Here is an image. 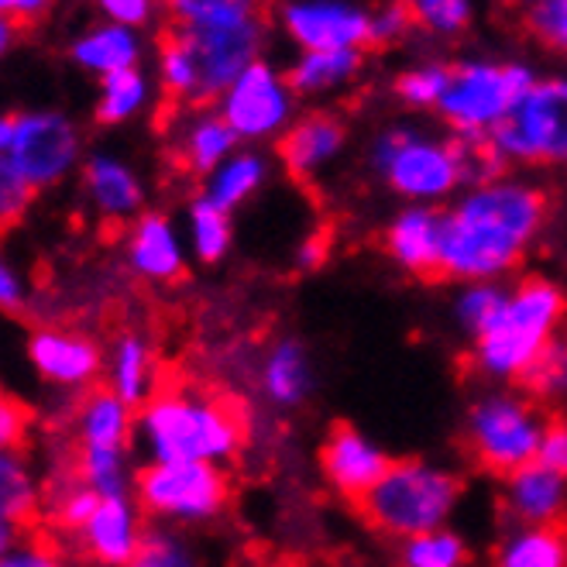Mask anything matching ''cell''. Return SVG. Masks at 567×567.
I'll return each mask as SVG.
<instances>
[{
    "instance_id": "1",
    "label": "cell",
    "mask_w": 567,
    "mask_h": 567,
    "mask_svg": "<svg viewBox=\"0 0 567 567\" xmlns=\"http://www.w3.org/2000/svg\"><path fill=\"white\" fill-rule=\"evenodd\" d=\"M547 220V193L498 179L475 186L441 224V279L492 282L523 258Z\"/></svg>"
},
{
    "instance_id": "2",
    "label": "cell",
    "mask_w": 567,
    "mask_h": 567,
    "mask_svg": "<svg viewBox=\"0 0 567 567\" xmlns=\"http://www.w3.org/2000/svg\"><path fill=\"white\" fill-rule=\"evenodd\" d=\"M245 416L230 399L158 389L135 416V444L155 464L224 461L245 441Z\"/></svg>"
},
{
    "instance_id": "3",
    "label": "cell",
    "mask_w": 567,
    "mask_h": 567,
    "mask_svg": "<svg viewBox=\"0 0 567 567\" xmlns=\"http://www.w3.org/2000/svg\"><path fill=\"white\" fill-rule=\"evenodd\" d=\"M457 498L461 482L451 472H441L423 461H395L354 509L382 537L416 540L423 533L444 529Z\"/></svg>"
},
{
    "instance_id": "4",
    "label": "cell",
    "mask_w": 567,
    "mask_h": 567,
    "mask_svg": "<svg viewBox=\"0 0 567 567\" xmlns=\"http://www.w3.org/2000/svg\"><path fill=\"white\" fill-rule=\"evenodd\" d=\"M564 317V292L547 279L519 282L495 323L475 338L478 369L498 379H519L529 361L554 338V327Z\"/></svg>"
},
{
    "instance_id": "5",
    "label": "cell",
    "mask_w": 567,
    "mask_h": 567,
    "mask_svg": "<svg viewBox=\"0 0 567 567\" xmlns=\"http://www.w3.org/2000/svg\"><path fill=\"white\" fill-rule=\"evenodd\" d=\"M169 31L179 42V49L186 52L189 70H193L189 107H207L238 83V76L251 62H258L269 21H258V18L207 21V24L173 21Z\"/></svg>"
},
{
    "instance_id": "6",
    "label": "cell",
    "mask_w": 567,
    "mask_h": 567,
    "mask_svg": "<svg viewBox=\"0 0 567 567\" xmlns=\"http://www.w3.org/2000/svg\"><path fill=\"white\" fill-rule=\"evenodd\" d=\"M547 420L526 395H488L468 413L464 444L485 472L509 478L537 461Z\"/></svg>"
},
{
    "instance_id": "7",
    "label": "cell",
    "mask_w": 567,
    "mask_h": 567,
    "mask_svg": "<svg viewBox=\"0 0 567 567\" xmlns=\"http://www.w3.org/2000/svg\"><path fill=\"white\" fill-rule=\"evenodd\" d=\"M533 86H537V76L526 65L461 62L451 65V80L437 107L454 135H488L523 104Z\"/></svg>"
},
{
    "instance_id": "8",
    "label": "cell",
    "mask_w": 567,
    "mask_h": 567,
    "mask_svg": "<svg viewBox=\"0 0 567 567\" xmlns=\"http://www.w3.org/2000/svg\"><path fill=\"white\" fill-rule=\"evenodd\" d=\"M135 498L148 516L176 523H204L227 503V478L210 461L155 464L135 475Z\"/></svg>"
},
{
    "instance_id": "9",
    "label": "cell",
    "mask_w": 567,
    "mask_h": 567,
    "mask_svg": "<svg viewBox=\"0 0 567 567\" xmlns=\"http://www.w3.org/2000/svg\"><path fill=\"white\" fill-rule=\"evenodd\" d=\"M488 135L506 162H567V80L537 83Z\"/></svg>"
},
{
    "instance_id": "10",
    "label": "cell",
    "mask_w": 567,
    "mask_h": 567,
    "mask_svg": "<svg viewBox=\"0 0 567 567\" xmlns=\"http://www.w3.org/2000/svg\"><path fill=\"white\" fill-rule=\"evenodd\" d=\"M11 162L21 176L35 186H55L76 169L80 162V131L59 111H28L14 117Z\"/></svg>"
},
{
    "instance_id": "11",
    "label": "cell",
    "mask_w": 567,
    "mask_h": 567,
    "mask_svg": "<svg viewBox=\"0 0 567 567\" xmlns=\"http://www.w3.org/2000/svg\"><path fill=\"white\" fill-rule=\"evenodd\" d=\"M289 93L292 90L282 83V76H276L272 65L258 59L220 96V117L230 124L238 138H265L289 121L292 114Z\"/></svg>"
},
{
    "instance_id": "12",
    "label": "cell",
    "mask_w": 567,
    "mask_h": 567,
    "mask_svg": "<svg viewBox=\"0 0 567 567\" xmlns=\"http://www.w3.org/2000/svg\"><path fill=\"white\" fill-rule=\"evenodd\" d=\"M282 28L307 52L369 49L372 14H364L348 0H289L282 4Z\"/></svg>"
},
{
    "instance_id": "13",
    "label": "cell",
    "mask_w": 567,
    "mask_h": 567,
    "mask_svg": "<svg viewBox=\"0 0 567 567\" xmlns=\"http://www.w3.org/2000/svg\"><path fill=\"white\" fill-rule=\"evenodd\" d=\"M28 358L35 372L59 389H90L104 372V351L80 330L39 327L28 338Z\"/></svg>"
},
{
    "instance_id": "14",
    "label": "cell",
    "mask_w": 567,
    "mask_h": 567,
    "mask_svg": "<svg viewBox=\"0 0 567 567\" xmlns=\"http://www.w3.org/2000/svg\"><path fill=\"white\" fill-rule=\"evenodd\" d=\"M389 464L392 461L372 441H364L354 426L344 423L333 426L320 447V468L327 482L344 498H351L354 506L379 485V478L389 472Z\"/></svg>"
},
{
    "instance_id": "15",
    "label": "cell",
    "mask_w": 567,
    "mask_h": 567,
    "mask_svg": "<svg viewBox=\"0 0 567 567\" xmlns=\"http://www.w3.org/2000/svg\"><path fill=\"white\" fill-rule=\"evenodd\" d=\"M385 179L395 193L410 199H441L454 186H461V169L457 158L447 142H423L410 138L399 155L385 165Z\"/></svg>"
},
{
    "instance_id": "16",
    "label": "cell",
    "mask_w": 567,
    "mask_h": 567,
    "mask_svg": "<svg viewBox=\"0 0 567 567\" xmlns=\"http://www.w3.org/2000/svg\"><path fill=\"white\" fill-rule=\"evenodd\" d=\"M142 540H145L142 506L131 503V495L100 498L96 513L80 533L86 557L100 567H127L135 560Z\"/></svg>"
},
{
    "instance_id": "17",
    "label": "cell",
    "mask_w": 567,
    "mask_h": 567,
    "mask_svg": "<svg viewBox=\"0 0 567 567\" xmlns=\"http://www.w3.org/2000/svg\"><path fill=\"white\" fill-rule=\"evenodd\" d=\"M344 142H348V124L330 111H313L299 117L292 127H286V135L279 138V158L289 169V176L310 179L327 162L338 158Z\"/></svg>"
},
{
    "instance_id": "18",
    "label": "cell",
    "mask_w": 567,
    "mask_h": 567,
    "mask_svg": "<svg viewBox=\"0 0 567 567\" xmlns=\"http://www.w3.org/2000/svg\"><path fill=\"white\" fill-rule=\"evenodd\" d=\"M131 272L148 282H176L186 272L183 245L173 220L165 214H142L127 235Z\"/></svg>"
},
{
    "instance_id": "19",
    "label": "cell",
    "mask_w": 567,
    "mask_h": 567,
    "mask_svg": "<svg viewBox=\"0 0 567 567\" xmlns=\"http://www.w3.org/2000/svg\"><path fill=\"white\" fill-rule=\"evenodd\" d=\"M441 224L444 214L430 207L403 210L385 230L389 255L420 279H441Z\"/></svg>"
},
{
    "instance_id": "20",
    "label": "cell",
    "mask_w": 567,
    "mask_h": 567,
    "mask_svg": "<svg viewBox=\"0 0 567 567\" xmlns=\"http://www.w3.org/2000/svg\"><path fill=\"white\" fill-rule=\"evenodd\" d=\"M506 509L519 526H557L567 509V478L544 468L540 461L526 464L506 478Z\"/></svg>"
},
{
    "instance_id": "21",
    "label": "cell",
    "mask_w": 567,
    "mask_h": 567,
    "mask_svg": "<svg viewBox=\"0 0 567 567\" xmlns=\"http://www.w3.org/2000/svg\"><path fill=\"white\" fill-rule=\"evenodd\" d=\"M135 441V410L111 389H90L76 410V447L127 451Z\"/></svg>"
},
{
    "instance_id": "22",
    "label": "cell",
    "mask_w": 567,
    "mask_h": 567,
    "mask_svg": "<svg viewBox=\"0 0 567 567\" xmlns=\"http://www.w3.org/2000/svg\"><path fill=\"white\" fill-rule=\"evenodd\" d=\"M83 186L96 214L107 220L135 217L145 204L142 179L114 155H90L83 165Z\"/></svg>"
},
{
    "instance_id": "23",
    "label": "cell",
    "mask_w": 567,
    "mask_h": 567,
    "mask_svg": "<svg viewBox=\"0 0 567 567\" xmlns=\"http://www.w3.org/2000/svg\"><path fill=\"white\" fill-rule=\"evenodd\" d=\"M142 55V42L135 35V28H124V24H100L93 31H86L83 39L73 42V59L83 70L96 73L100 80L121 73V70H135Z\"/></svg>"
},
{
    "instance_id": "24",
    "label": "cell",
    "mask_w": 567,
    "mask_h": 567,
    "mask_svg": "<svg viewBox=\"0 0 567 567\" xmlns=\"http://www.w3.org/2000/svg\"><path fill=\"white\" fill-rule=\"evenodd\" d=\"M152 351L138 333H121L111 348L107 364V389L121 395L131 410H142L152 399Z\"/></svg>"
},
{
    "instance_id": "25",
    "label": "cell",
    "mask_w": 567,
    "mask_h": 567,
    "mask_svg": "<svg viewBox=\"0 0 567 567\" xmlns=\"http://www.w3.org/2000/svg\"><path fill=\"white\" fill-rule=\"evenodd\" d=\"M238 145V135L230 131V124L220 114H199L196 121L186 124L179 138V165L186 173L210 176L217 165H224Z\"/></svg>"
},
{
    "instance_id": "26",
    "label": "cell",
    "mask_w": 567,
    "mask_h": 567,
    "mask_svg": "<svg viewBox=\"0 0 567 567\" xmlns=\"http://www.w3.org/2000/svg\"><path fill=\"white\" fill-rule=\"evenodd\" d=\"M495 567H567V519L557 526H519L498 547Z\"/></svg>"
},
{
    "instance_id": "27",
    "label": "cell",
    "mask_w": 567,
    "mask_h": 567,
    "mask_svg": "<svg viewBox=\"0 0 567 567\" xmlns=\"http://www.w3.org/2000/svg\"><path fill=\"white\" fill-rule=\"evenodd\" d=\"M364 62V49H330V52H307L296 65H289L282 83L292 90V93H303V96H313V93H323V90H333L348 83L351 76H358Z\"/></svg>"
},
{
    "instance_id": "28",
    "label": "cell",
    "mask_w": 567,
    "mask_h": 567,
    "mask_svg": "<svg viewBox=\"0 0 567 567\" xmlns=\"http://www.w3.org/2000/svg\"><path fill=\"white\" fill-rule=\"evenodd\" d=\"M310 385H313V372H310L307 351L296 341H279L269 351V358H265V369H261L265 395H269L276 406H299L307 399Z\"/></svg>"
},
{
    "instance_id": "29",
    "label": "cell",
    "mask_w": 567,
    "mask_h": 567,
    "mask_svg": "<svg viewBox=\"0 0 567 567\" xmlns=\"http://www.w3.org/2000/svg\"><path fill=\"white\" fill-rule=\"evenodd\" d=\"M39 506H42L39 482L31 475L28 464L21 461V454L0 451V519L24 529L31 519H35Z\"/></svg>"
},
{
    "instance_id": "30",
    "label": "cell",
    "mask_w": 567,
    "mask_h": 567,
    "mask_svg": "<svg viewBox=\"0 0 567 567\" xmlns=\"http://www.w3.org/2000/svg\"><path fill=\"white\" fill-rule=\"evenodd\" d=\"M261 179H265V162L258 155H251V152L230 155L224 165H217V169L207 176L204 199H210L217 210L230 214L261 186Z\"/></svg>"
},
{
    "instance_id": "31",
    "label": "cell",
    "mask_w": 567,
    "mask_h": 567,
    "mask_svg": "<svg viewBox=\"0 0 567 567\" xmlns=\"http://www.w3.org/2000/svg\"><path fill=\"white\" fill-rule=\"evenodd\" d=\"M73 472L76 478L93 488L100 498H114V495H127L131 485V472H127V451H96V447H76Z\"/></svg>"
},
{
    "instance_id": "32",
    "label": "cell",
    "mask_w": 567,
    "mask_h": 567,
    "mask_svg": "<svg viewBox=\"0 0 567 567\" xmlns=\"http://www.w3.org/2000/svg\"><path fill=\"white\" fill-rule=\"evenodd\" d=\"M148 100V80L138 70H121L100 80V96H96V121L100 124H124L135 117Z\"/></svg>"
},
{
    "instance_id": "33",
    "label": "cell",
    "mask_w": 567,
    "mask_h": 567,
    "mask_svg": "<svg viewBox=\"0 0 567 567\" xmlns=\"http://www.w3.org/2000/svg\"><path fill=\"white\" fill-rule=\"evenodd\" d=\"M516 382L523 385L526 399H537V403L564 399L567 395V338H550Z\"/></svg>"
},
{
    "instance_id": "34",
    "label": "cell",
    "mask_w": 567,
    "mask_h": 567,
    "mask_svg": "<svg viewBox=\"0 0 567 567\" xmlns=\"http://www.w3.org/2000/svg\"><path fill=\"white\" fill-rule=\"evenodd\" d=\"M457 169H461V183L472 186H488L498 183L506 173V155L498 152V145L492 142V135H454L447 138Z\"/></svg>"
},
{
    "instance_id": "35",
    "label": "cell",
    "mask_w": 567,
    "mask_h": 567,
    "mask_svg": "<svg viewBox=\"0 0 567 567\" xmlns=\"http://www.w3.org/2000/svg\"><path fill=\"white\" fill-rule=\"evenodd\" d=\"M173 21L179 24H207V21H238L258 18L269 21L272 0H165Z\"/></svg>"
},
{
    "instance_id": "36",
    "label": "cell",
    "mask_w": 567,
    "mask_h": 567,
    "mask_svg": "<svg viewBox=\"0 0 567 567\" xmlns=\"http://www.w3.org/2000/svg\"><path fill=\"white\" fill-rule=\"evenodd\" d=\"M189 235H193V251L199 261H220L230 248V220L224 210H217L210 199H193L189 207Z\"/></svg>"
},
{
    "instance_id": "37",
    "label": "cell",
    "mask_w": 567,
    "mask_h": 567,
    "mask_svg": "<svg viewBox=\"0 0 567 567\" xmlns=\"http://www.w3.org/2000/svg\"><path fill=\"white\" fill-rule=\"evenodd\" d=\"M403 564L406 567H464L468 564V550H464V540L457 533L433 529L416 540H406Z\"/></svg>"
},
{
    "instance_id": "38",
    "label": "cell",
    "mask_w": 567,
    "mask_h": 567,
    "mask_svg": "<svg viewBox=\"0 0 567 567\" xmlns=\"http://www.w3.org/2000/svg\"><path fill=\"white\" fill-rule=\"evenodd\" d=\"M509 292L495 282H472L464 289V296L457 299V320L461 327L472 333V338H482V333L495 323V317L503 313Z\"/></svg>"
},
{
    "instance_id": "39",
    "label": "cell",
    "mask_w": 567,
    "mask_h": 567,
    "mask_svg": "<svg viewBox=\"0 0 567 567\" xmlns=\"http://www.w3.org/2000/svg\"><path fill=\"white\" fill-rule=\"evenodd\" d=\"M523 24L540 45L567 52V0H516Z\"/></svg>"
},
{
    "instance_id": "40",
    "label": "cell",
    "mask_w": 567,
    "mask_h": 567,
    "mask_svg": "<svg viewBox=\"0 0 567 567\" xmlns=\"http://www.w3.org/2000/svg\"><path fill=\"white\" fill-rule=\"evenodd\" d=\"M35 199V186H31L21 169L11 162V155H0V230L14 227Z\"/></svg>"
},
{
    "instance_id": "41",
    "label": "cell",
    "mask_w": 567,
    "mask_h": 567,
    "mask_svg": "<svg viewBox=\"0 0 567 567\" xmlns=\"http://www.w3.org/2000/svg\"><path fill=\"white\" fill-rule=\"evenodd\" d=\"M447 80H451V65H420V70H410L395 80V93L413 107H430L441 104Z\"/></svg>"
},
{
    "instance_id": "42",
    "label": "cell",
    "mask_w": 567,
    "mask_h": 567,
    "mask_svg": "<svg viewBox=\"0 0 567 567\" xmlns=\"http://www.w3.org/2000/svg\"><path fill=\"white\" fill-rule=\"evenodd\" d=\"M127 567H193L189 547L169 529H145V540Z\"/></svg>"
},
{
    "instance_id": "43",
    "label": "cell",
    "mask_w": 567,
    "mask_h": 567,
    "mask_svg": "<svg viewBox=\"0 0 567 567\" xmlns=\"http://www.w3.org/2000/svg\"><path fill=\"white\" fill-rule=\"evenodd\" d=\"M410 11L416 24L430 31H444V35H457L472 21V0H416Z\"/></svg>"
},
{
    "instance_id": "44",
    "label": "cell",
    "mask_w": 567,
    "mask_h": 567,
    "mask_svg": "<svg viewBox=\"0 0 567 567\" xmlns=\"http://www.w3.org/2000/svg\"><path fill=\"white\" fill-rule=\"evenodd\" d=\"M416 24L413 11L403 4V0H389V4H382L375 14H372V39H369V49H385L392 42H399L406 35V31Z\"/></svg>"
},
{
    "instance_id": "45",
    "label": "cell",
    "mask_w": 567,
    "mask_h": 567,
    "mask_svg": "<svg viewBox=\"0 0 567 567\" xmlns=\"http://www.w3.org/2000/svg\"><path fill=\"white\" fill-rule=\"evenodd\" d=\"M28 433V410L18 399L0 392V451H21Z\"/></svg>"
},
{
    "instance_id": "46",
    "label": "cell",
    "mask_w": 567,
    "mask_h": 567,
    "mask_svg": "<svg viewBox=\"0 0 567 567\" xmlns=\"http://www.w3.org/2000/svg\"><path fill=\"white\" fill-rule=\"evenodd\" d=\"M537 461L544 464V468H550L554 475L567 478V420H550L547 423Z\"/></svg>"
},
{
    "instance_id": "47",
    "label": "cell",
    "mask_w": 567,
    "mask_h": 567,
    "mask_svg": "<svg viewBox=\"0 0 567 567\" xmlns=\"http://www.w3.org/2000/svg\"><path fill=\"white\" fill-rule=\"evenodd\" d=\"M96 4L114 24L124 28H138L152 18V0H96Z\"/></svg>"
},
{
    "instance_id": "48",
    "label": "cell",
    "mask_w": 567,
    "mask_h": 567,
    "mask_svg": "<svg viewBox=\"0 0 567 567\" xmlns=\"http://www.w3.org/2000/svg\"><path fill=\"white\" fill-rule=\"evenodd\" d=\"M24 307H28L24 282L11 269V261L0 255V310H4V313H24Z\"/></svg>"
},
{
    "instance_id": "49",
    "label": "cell",
    "mask_w": 567,
    "mask_h": 567,
    "mask_svg": "<svg viewBox=\"0 0 567 567\" xmlns=\"http://www.w3.org/2000/svg\"><path fill=\"white\" fill-rule=\"evenodd\" d=\"M0 567H62L49 544H18L11 554L0 557Z\"/></svg>"
},
{
    "instance_id": "50",
    "label": "cell",
    "mask_w": 567,
    "mask_h": 567,
    "mask_svg": "<svg viewBox=\"0 0 567 567\" xmlns=\"http://www.w3.org/2000/svg\"><path fill=\"white\" fill-rule=\"evenodd\" d=\"M410 138H413L410 127H389V131H382V135L375 138V145H372V165H375V169L382 173Z\"/></svg>"
},
{
    "instance_id": "51",
    "label": "cell",
    "mask_w": 567,
    "mask_h": 567,
    "mask_svg": "<svg viewBox=\"0 0 567 567\" xmlns=\"http://www.w3.org/2000/svg\"><path fill=\"white\" fill-rule=\"evenodd\" d=\"M52 8V0H0V18H11V21H31V18H42Z\"/></svg>"
},
{
    "instance_id": "52",
    "label": "cell",
    "mask_w": 567,
    "mask_h": 567,
    "mask_svg": "<svg viewBox=\"0 0 567 567\" xmlns=\"http://www.w3.org/2000/svg\"><path fill=\"white\" fill-rule=\"evenodd\" d=\"M323 255H327V238H323V235H313V238L303 245V251H299V261H303L307 269H317V265L323 261Z\"/></svg>"
},
{
    "instance_id": "53",
    "label": "cell",
    "mask_w": 567,
    "mask_h": 567,
    "mask_svg": "<svg viewBox=\"0 0 567 567\" xmlns=\"http://www.w3.org/2000/svg\"><path fill=\"white\" fill-rule=\"evenodd\" d=\"M18 21H11V18H0V59H4L11 49H14V42H18Z\"/></svg>"
},
{
    "instance_id": "54",
    "label": "cell",
    "mask_w": 567,
    "mask_h": 567,
    "mask_svg": "<svg viewBox=\"0 0 567 567\" xmlns=\"http://www.w3.org/2000/svg\"><path fill=\"white\" fill-rule=\"evenodd\" d=\"M18 540H21V526H14V523H4V519H0V557L11 554V550L18 547Z\"/></svg>"
},
{
    "instance_id": "55",
    "label": "cell",
    "mask_w": 567,
    "mask_h": 567,
    "mask_svg": "<svg viewBox=\"0 0 567 567\" xmlns=\"http://www.w3.org/2000/svg\"><path fill=\"white\" fill-rule=\"evenodd\" d=\"M14 142V117H0V155L11 152Z\"/></svg>"
},
{
    "instance_id": "56",
    "label": "cell",
    "mask_w": 567,
    "mask_h": 567,
    "mask_svg": "<svg viewBox=\"0 0 567 567\" xmlns=\"http://www.w3.org/2000/svg\"><path fill=\"white\" fill-rule=\"evenodd\" d=\"M261 567H307L303 560H292V557H282V560H269V564H261Z\"/></svg>"
},
{
    "instance_id": "57",
    "label": "cell",
    "mask_w": 567,
    "mask_h": 567,
    "mask_svg": "<svg viewBox=\"0 0 567 567\" xmlns=\"http://www.w3.org/2000/svg\"><path fill=\"white\" fill-rule=\"evenodd\" d=\"M403 4H406V8H413V4H416V0H403Z\"/></svg>"
}]
</instances>
